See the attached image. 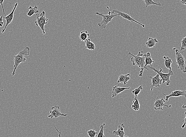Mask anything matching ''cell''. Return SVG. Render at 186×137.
<instances>
[{
    "label": "cell",
    "mask_w": 186,
    "mask_h": 137,
    "mask_svg": "<svg viewBox=\"0 0 186 137\" xmlns=\"http://www.w3.org/2000/svg\"><path fill=\"white\" fill-rule=\"evenodd\" d=\"M158 42L156 38H152L149 37L148 40L146 43L147 48H154L156 44L158 43Z\"/></svg>",
    "instance_id": "e0dca14e"
},
{
    "label": "cell",
    "mask_w": 186,
    "mask_h": 137,
    "mask_svg": "<svg viewBox=\"0 0 186 137\" xmlns=\"http://www.w3.org/2000/svg\"><path fill=\"white\" fill-rule=\"evenodd\" d=\"M84 42L86 44V48L90 51H94L96 49V46L93 42L91 41L90 39H87Z\"/></svg>",
    "instance_id": "ac0fdd59"
},
{
    "label": "cell",
    "mask_w": 186,
    "mask_h": 137,
    "mask_svg": "<svg viewBox=\"0 0 186 137\" xmlns=\"http://www.w3.org/2000/svg\"><path fill=\"white\" fill-rule=\"evenodd\" d=\"M183 96L186 98V90H175L173 91L170 95L166 96V101H168L170 97H179Z\"/></svg>",
    "instance_id": "7c38bea8"
},
{
    "label": "cell",
    "mask_w": 186,
    "mask_h": 137,
    "mask_svg": "<svg viewBox=\"0 0 186 137\" xmlns=\"http://www.w3.org/2000/svg\"><path fill=\"white\" fill-rule=\"evenodd\" d=\"M184 115H185V118H184V120L182 121V122H184V123L181 126L182 128H184L186 126V111L184 113Z\"/></svg>",
    "instance_id": "83f0119b"
},
{
    "label": "cell",
    "mask_w": 186,
    "mask_h": 137,
    "mask_svg": "<svg viewBox=\"0 0 186 137\" xmlns=\"http://www.w3.org/2000/svg\"><path fill=\"white\" fill-rule=\"evenodd\" d=\"M4 25V22L3 21V15L0 16V27H2Z\"/></svg>",
    "instance_id": "f1b7e54d"
},
{
    "label": "cell",
    "mask_w": 186,
    "mask_h": 137,
    "mask_svg": "<svg viewBox=\"0 0 186 137\" xmlns=\"http://www.w3.org/2000/svg\"><path fill=\"white\" fill-rule=\"evenodd\" d=\"M173 49L175 50V54H176V64L178 65V68L181 70L183 73H186V61L184 57L181 54V53L175 48Z\"/></svg>",
    "instance_id": "8992f818"
},
{
    "label": "cell",
    "mask_w": 186,
    "mask_h": 137,
    "mask_svg": "<svg viewBox=\"0 0 186 137\" xmlns=\"http://www.w3.org/2000/svg\"><path fill=\"white\" fill-rule=\"evenodd\" d=\"M148 77L149 78L151 79L150 91L152 92L154 87H160V86L162 82V79L161 78H160L159 75L158 74L155 77H152L149 76Z\"/></svg>",
    "instance_id": "8fae6325"
},
{
    "label": "cell",
    "mask_w": 186,
    "mask_h": 137,
    "mask_svg": "<svg viewBox=\"0 0 186 137\" xmlns=\"http://www.w3.org/2000/svg\"><path fill=\"white\" fill-rule=\"evenodd\" d=\"M38 8L37 6H34L33 7L30 6L28 8L29 12L27 13L28 16L31 17L34 14H37L39 12V10H38Z\"/></svg>",
    "instance_id": "d6986e66"
},
{
    "label": "cell",
    "mask_w": 186,
    "mask_h": 137,
    "mask_svg": "<svg viewBox=\"0 0 186 137\" xmlns=\"http://www.w3.org/2000/svg\"><path fill=\"white\" fill-rule=\"evenodd\" d=\"M105 126V123L103 124L100 126V130L97 137H105L104 134V126Z\"/></svg>",
    "instance_id": "cb8c5ba5"
},
{
    "label": "cell",
    "mask_w": 186,
    "mask_h": 137,
    "mask_svg": "<svg viewBox=\"0 0 186 137\" xmlns=\"http://www.w3.org/2000/svg\"><path fill=\"white\" fill-rule=\"evenodd\" d=\"M113 12L115 13H117V14H118V16H121L124 19H126L127 20H128L130 21L131 22H135V23H138V24L141 25L142 27H145V26L144 25L142 24L138 21L135 20L134 18L131 17L130 15L128 14H126V13L121 12L119 11L118 10H113L112 11Z\"/></svg>",
    "instance_id": "9c48e42d"
},
{
    "label": "cell",
    "mask_w": 186,
    "mask_h": 137,
    "mask_svg": "<svg viewBox=\"0 0 186 137\" xmlns=\"http://www.w3.org/2000/svg\"><path fill=\"white\" fill-rule=\"evenodd\" d=\"M155 100V101L154 104V108L156 110H163V107H165L167 108L168 109H170L171 108V105H167L165 104L164 103L166 102L165 100L163 99V98L160 99L158 97H156Z\"/></svg>",
    "instance_id": "ba28073f"
},
{
    "label": "cell",
    "mask_w": 186,
    "mask_h": 137,
    "mask_svg": "<svg viewBox=\"0 0 186 137\" xmlns=\"http://www.w3.org/2000/svg\"><path fill=\"white\" fill-rule=\"evenodd\" d=\"M54 127L55 129H56V131L59 133L58 137H61V132H59V130H58V129L57 128L56 126H55Z\"/></svg>",
    "instance_id": "1f68e13d"
},
{
    "label": "cell",
    "mask_w": 186,
    "mask_h": 137,
    "mask_svg": "<svg viewBox=\"0 0 186 137\" xmlns=\"http://www.w3.org/2000/svg\"><path fill=\"white\" fill-rule=\"evenodd\" d=\"M130 80V74H127L126 75H121L118 77L117 83H122L124 85H126L128 81Z\"/></svg>",
    "instance_id": "2e32d148"
},
{
    "label": "cell",
    "mask_w": 186,
    "mask_h": 137,
    "mask_svg": "<svg viewBox=\"0 0 186 137\" xmlns=\"http://www.w3.org/2000/svg\"><path fill=\"white\" fill-rule=\"evenodd\" d=\"M128 54L133 56V57L131 58V61L133 65L138 66L139 68H141L139 76V77H142V73H143V68H144L145 60H146L145 56H144L143 52L142 51L139 52L138 54L136 56L132 54L130 52L128 53Z\"/></svg>",
    "instance_id": "7a4b0ae2"
},
{
    "label": "cell",
    "mask_w": 186,
    "mask_h": 137,
    "mask_svg": "<svg viewBox=\"0 0 186 137\" xmlns=\"http://www.w3.org/2000/svg\"><path fill=\"white\" fill-rule=\"evenodd\" d=\"M163 58L165 60V65L166 68L169 70H171V64L172 63V60L169 57L164 56Z\"/></svg>",
    "instance_id": "7402d4cb"
},
{
    "label": "cell",
    "mask_w": 186,
    "mask_h": 137,
    "mask_svg": "<svg viewBox=\"0 0 186 137\" xmlns=\"http://www.w3.org/2000/svg\"><path fill=\"white\" fill-rule=\"evenodd\" d=\"M30 50L29 47H26L22 51H21L18 54L14 56V70H13L12 76H14L15 75L16 70L22 63L26 61L27 59L25 57V56H29L30 54Z\"/></svg>",
    "instance_id": "6da1fadb"
},
{
    "label": "cell",
    "mask_w": 186,
    "mask_h": 137,
    "mask_svg": "<svg viewBox=\"0 0 186 137\" xmlns=\"http://www.w3.org/2000/svg\"><path fill=\"white\" fill-rule=\"evenodd\" d=\"M5 0H0V5H1L2 9V11H3L4 15H5V10H4V6L3 5V3Z\"/></svg>",
    "instance_id": "f546056e"
},
{
    "label": "cell",
    "mask_w": 186,
    "mask_h": 137,
    "mask_svg": "<svg viewBox=\"0 0 186 137\" xmlns=\"http://www.w3.org/2000/svg\"><path fill=\"white\" fill-rule=\"evenodd\" d=\"M18 5V3L17 2V3H16L14 5V9H13L12 12L10 13L9 15L7 16L3 17V18L6 19V23L5 28L2 29V32H1V33H3L5 32V30H6V27H7L8 25L10 24V23H12V22L13 18H14V12H15L16 8Z\"/></svg>",
    "instance_id": "30bf717a"
},
{
    "label": "cell",
    "mask_w": 186,
    "mask_h": 137,
    "mask_svg": "<svg viewBox=\"0 0 186 137\" xmlns=\"http://www.w3.org/2000/svg\"><path fill=\"white\" fill-rule=\"evenodd\" d=\"M182 108L184 109H186V105H183L182 107Z\"/></svg>",
    "instance_id": "d6a6232c"
},
{
    "label": "cell",
    "mask_w": 186,
    "mask_h": 137,
    "mask_svg": "<svg viewBox=\"0 0 186 137\" xmlns=\"http://www.w3.org/2000/svg\"><path fill=\"white\" fill-rule=\"evenodd\" d=\"M181 47L180 52H181L182 50L186 49V36L183 38L181 40Z\"/></svg>",
    "instance_id": "484cf974"
},
{
    "label": "cell",
    "mask_w": 186,
    "mask_h": 137,
    "mask_svg": "<svg viewBox=\"0 0 186 137\" xmlns=\"http://www.w3.org/2000/svg\"><path fill=\"white\" fill-rule=\"evenodd\" d=\"M146 4V7L147 8L148 6H151V5H156L157 6H161V4L159 2H156L153 0H142Z\"/></svg>",
    "instance_id": "603a6c76"
},
{
    "label": "cell",
    "mask_w": 186,
    "mask_h": 137,
    "mask_svg": "<svg viewBox=\"0 0 186 137\" xmlns=\"http://www.w3.org/2000/svg\"><path fill=\"white\" fill-rule=\"evenodd\" d=\"M88 135L90 137H96V135L98 133L94 130H90L88 132Z\"/></svg>",
    "instance_id": "4316f807"
},
{
    "label": "cell",
    "mask_w": 186,
    "mask_h": 137,
    "mask_svg": "<svg viewBox=\"0 0 186 137\" xmlns=\"http://www.w3.org/2000/svg\"><path fill=\"white\" fill-rule=\"evenodd\" d=\"M125 126L124 123H122V124L118 125V130L117 131H113V134H114L115 135L117 136H119L120 137H124V135L125 134V131H124V129H125Z\"/></svg>",
    "instance_id": "9a60e30c"
},
{
    "label": "cell",
    "mask_w": 186,
    "mask_h": 137,
    "mask_svg": "<svg viewBox=\"0 0 186 137\" xmlns=\"http://www.w3.org/2000/svg\"><path fill=\"white\" fill-rule=\"evenodd\" d=\"M89 36V34L88 31H82L80 32V34L79 35V38L82 41H85L88 37Z\"/></svg>",
    "instance_id": "44dd1931"
},
{
    "label": "cell",
    "mask_w": 186,
    "mask_h": 137,
    "mask_svg": "<svg viewBox=\"0 0 186 137\" xmlns=\"http://www.w3.org/2000/svg\"><path fill=\"white\" fill-rule=\"evenodd\" d=\"M125 137H128V136H125Z\"/></svg>",
    "instance_id": "836d02e7"
},
{
    "label": "cell",
    "mask_w": 186,
    "mask_h": 137,
    "mask_svg": "<svg viewBox=\"0 0 186 137\" xmlns=\"http://www.w3.org/2000/svg\"><path fill=\"white\" fill-rule=\"evenodd\" d=\"M107 8L108 10V14L107 15H104L102 13L98 12H96V15L100 16L103 18V20L101 21V23H98V26L101 28V30L106 28L107 24H108L109 22H111L112 19L114 17L118 16V14H114V12L112 11L111 12L109 10V7L107 6Z\"/></svg>",
    "instance_id": "3957f363"
},
{
    "label": "cell",
    "mask_w": 186,
    "mask_h": 137,
    "mask_svg": "<svg viewBox=\"0 0 186 137\" xmlns=\"http://www.w3.org/2000/svg\"><path fill=\"white\" fill-rule=\"evenodd\" d=\"M145 58V65L144 68H143V70L146 69V67L148 65H150V66H153L154 63V61L152 60V57L150 56V54L149 52H147V53L144 54Z\"/></svg>",
    "instance_id": "5bb4252c"
},
{
    "label": "cell",
    "mask_w": 186,
    "mask_h": 137,
    "mask_svg": "<svg viewBox=\"0 0 186 137\" xmlns=\"http://www.w3.org/2000/svg\"><path fill=\"white\" fill-rule=\"evenodd\" d=\"M142 85L140 86L138 88L132 91V93L135 96V97H137L142 90Z\"/></svg>",
    "instance_id": "d4e9b609"
},
{
    "label": "cell",
    "mask_w": 186,
    "mask_h": 137,
    "mask_svg": "<svg viewBox=\"0 0 186 137\" xmlns=\"http://www.w3.org/2000/svg\"><path fill=\"white\" fill-rule=\"evenodd\" d=\"M180 2L182 4L186 5V0H180Z\"/></svg>",
    "instance_id": "4dcf8cb0"
},
{
    "label": "cell",
    "mask_w": 186,
    "mask_h": 137,
    "mask_svg": "<svg viewBox=\"0 0 186 137\" xmlns=\"http://www.w3.org/2000/svg\"><path fill=\"white\" fill-rule=\"evenodd\" d=\"M50 114L48 115L49 118L51 119L53 118H57L60 116L66 117L68 115L67 114H63L60 111V108L58 105H55L51 108L50 111Z\"/></svg>",
    "instance_id": "52a82bcc"
},
{
    "label": "cell",
    "mask_w": 186,
    "mask_h": 137,
    "mask_svg": "<svg viewBox=\"0 0 186 137\" xmlns=\"http://www.w3.org/2000/svg\"><path fill=\"white\" fill-rule=\"evenodd\" d=\"M133 105L132 108L135 111H139L140 109V104L138 100V97H135L134 100L132 101Z\"/></svg>",
    "instance_id": "ffe728a7"
},
{
    "label": "cell",
    "mask_w": 186,
    "mask_h": 137,
    "mask_svg": "<svg viewBox=\"0 0 186 137\" xmlns=\"http://www.w3.org/2000/svg\"><path fill=\"white\" fill-rule=\"evenodd\" d=\"M119 86V85L117 86H115L113 87L112 92V97H116L117 95L122 93V92L124 91L125 90H126L130 89V87H121Z\"/></svg>",
    "instance_id": "4fadbf2b"
},
{
    "label": "cell",
    "mask_w": 186,
    "mask_h": 137,
    "mask_svg": "<svg viewBox=\"0 0 186 137\" xmlns=\"http://www.w3.org/2000/svg\"><path fill=\"white\" fill-rule=\"evenodd\" d=\"M36 17L37 18V20L35 21V23L37 27H40L41 30L43 31V34L45 35L46 34L45 31H44V26L47 24V21L48 19L46 18L45 16V12L44 11L42 12L40 14H36Z\"/></svg>",
    "instance_id": "5b68a950"
},
{
    "label": "cell",
    "mask_w": 186,
    "mask_h": 137,
    "mask_svg": "<svg viewBox=\"0 0 186 137\" xmlns=\"http://www.w3.org/2000/svg\"><path fill=\"white\" fill-rule=\"evenodd\" d=\"M148 67L150 68V70H151L154 71L159 75L162 79V83H166V85H169L171 83L170 79V77L173 74V72L171 71V70H169L168 73H163L162 68H160L159 70H158V69H157L155 68H154L153 67L148 65Z\"/></svg>",
    "instance_id": "277c9868"
}]
</instances>
